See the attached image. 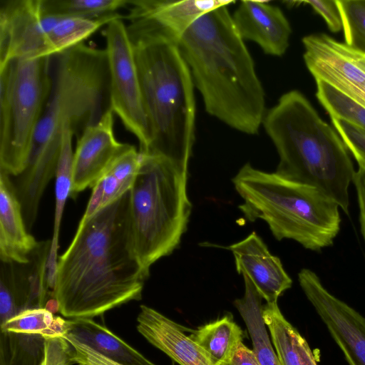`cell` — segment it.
<instances>
[{
    "mask_svg": "<svg viewBox=\"0 0 365 365\" xmlns=\"http://www.w3.org/2000/svg\"><path fill=\"white\" fill-rule=\"evenodd\" d=\"M149 275L134 249L128 191L81 218L72 242L58 257L53 296L68 319H92L140 300Z\"/></svg>",
    "mask_w": 365,
    "mask_h": 365,
    "instance_id": "1",
    "label": "cell"
},
{
    "mask_svg": "<svg viewBox=\"0 0 365 365\" xmlns=\"http://www.w3.org/2000/svg\"><path fill=\"white\" fill-rule=\"evenodd\" d=\"M53 56L52 90L35 131L28 164L12 181L29 230L42 195L56 176L65 130L79 138L110 109L106 49L82 43Z\"/></svg>",
    "mask_w": 365,
    "mask_h": 365,
    "instance_id": "2",
    "label": "cell"
},
{
    "mask_svg": "<svg viewBox=\"0 0 365 365\" xmlns=\"http://www.w3.org/2000/svg\"><path fill=\"white\" fill-rule=\"evenodd\" d=\"M177 44L206 111L240 132L258 133L265 93L227 6L202 16Z\"/></svg>",
    "mask_w": 365,
    "mask_h": 365,
    "instance_id": "3",
    "label": "cell"
},
{
    "mask_svg": "<svg viewBox=\"0 0 365 365\" xmlns=\"http://www.w3.org/2000/svg\"><path fill=\"white\" fill-rule=\"evenodd\" d=\"M150 145L143 153L189 162L195 141L194 82L177 43L155 22L129 14Z\"/></svg>",
    "mask_w": 365,
    "mask_h": 365,
    "instance_id": "4",
    "label": "cell"
},
{
    "mask_svg": "<svg viewBox=\"0 0 365 365\" xmlns=\"http://www.w3.org/2000/svg\"><path fill=\"white\" fill-rule=\"evenodd\" d=\"M264 128L279 157L275 173L319 188L349 214L355 173L342 139L298 91L283 94L265 113Z\"/></svg>",
    "mask_w": 365,
    "mask_h": 365,
    "instance_id": "5",
    "label": "cell"
},
{
    "mask_svg": "<svg viewBox=\"0 0 365 365\" xmlns=\"http://www.w3.org/2000/svg\"><path fill=\"white\" fill-rule=\"evenodd\" d=\"M232 182L243 200L245 218L260 219L278 240H293L319 251L331 245L340 230L339 205L319 188L244 165Z\"/></svg>",
    "mask_w": 365,
    "mask_h": 365,
    "instance_id": "6",
    "label": "cell"
},
{
    "mask_svg": "<svg viewBox=\"0 0 365 365\" xmlns=\"http://www.w3.org/2000/svg\"><path fill=\"white\" fill-rule=\"evenodd\" d=\"M140 154V166L129 191V215L135 253L150 274L155 262L179 247L187 230L192 212L189 162Z\"/></svg>",
    "mask_w": 365,
    "mask_h": 365,
    "instance_id": "7",
    "label": "cell"
},
{
    "mask_svg": "<svg viewBox=\"0 0 365 365\" xmlns=\"http://www.w3.org/2000/svg\"><path fill=\"white\" fill-rule=\"evenodd\" d=\"M52 56L15 58L0 66V170L21 174L53 86Z\"/></svg>",
    "mask_w": 365,
    "mask_h": 365,
    "instance_id": "8",
    "label": "cell"
},
{
    "mask_svg": "<svg viewBox=\"0 0 365 365\" xmlns=\"http://www.w3.org/2000/svg\"><path fill=\"white\" fill-rule=\"evenodd\" d=\"M121 18L110 21L104 31L110 105L125 128L138 140L139 151L145 153L150 145L148 122L132 43Z\"/></svg>",
    "mask_w": 365,
    "mask_h": 365,
    "instance_id": "9",
    "label": "cell"
},
{
    "mask_svg": "<svg viewBox=\"0 0 365 365\" xmlns=\"http://www.w3.org/2000/svg\"><path fill=\"white\" fill-rule=\"evenodd\" d=\"M60 17L44 14L41 0H1L0 66L15 58L53 56L48 34Z\"/></svg>",
    "mask_w": 365,
    "mask_h": 365,
    "instance_id": "10",
    "label": "cell"
},
{
    "mask_svg": "<svg viewBox=\"0 0 365 365\" xmlns=\"http://www.w3.org/2000/svg\"><path fill=\"white\" fill-rule=\"evenodd\" d=\"M51 244L38 242L27 262L1 260L0 325L24 310L45 308L54 299L47 269Z\"/></svg>",
    "mask_w": 365,
    "mask_h": 365,
    "instance_id": "11",
    "label": "cell"
},
{
    "mask_svg": "<svg viewBox=\"0 0 365 365\" xmlns=\"http://www.w3.org/2000/svg\"><path fill=\"white\" fill-rule=\"evenodd\" d=\"M298 279L349 364L365 365V318L331 294L313 271L301 269Z\"/></svg>",
    "mask_w": 365,
    "mask_h": 365,
    "instance_id": "12",
    "label": "cell"
},
{
    "mask_svg": "<svg viewBox=\"0 0 365 365\" xmlns=\"http://www.w3.org/2000/svg\"><path fill=\"white\" fill-rule=\"evenodd\" d=\"M113 111L109 109L78 138L73 155L71 197L93 187L125 148L114 135Z\"/></svg>",
    "mask_w": 365,
    "mask_h": 365,
    "instance_id": "13",
    "label": "cell"
},
{
    "mask_svg": "<svg viewBox=\"0 0 365 365\" xmlns=\"http://www.w3.org/2000/svg\"><path fill=\"white\" fill-rule=\"evenodd\" d=\"M226 248L234 255L237 272L250 279L267 303L277 302L279 297L292 287V280L279 258L269 252L255 232Z\"/></svg>",
    "mask_w": 365,
    "mask_h": 365,
    "instance_id": "14",
    "label": "cell"
},
{
    "mask_svg": "<svg viewBox=\"0 0 365 365\" xmlns=\"http://www.w3.org/2000/svg\"><path fill=\"white\" fill-rule=\"evenodd\" d=\"M232 16L243 40L255 42L269 55L281 56L286 52L292 29L279 7L266 1H242Z\"/></svg>",
    "mask_w": 365,
    "mask_h": 365,
    "instance_id": "15",
    "label": "cell"
},
{
    "mask_svg": "<svg viewBox=\"0 0 365 365\" xmlns=\"http://www.w3.org/2000/svg\"><path fill=\"white\" fill-rule=\"evenodd\" d=\"M302 43L304 63L315 81H325L349 97L364 91L365 73L334 49L324 34L306 36Z\"/></svg>",
    "mask_w": 365,
    "mask_h": 365,
    "instance_id": "16",
    "label": "cell"
},
{
    "mask_svg": "<svg viewBox=\"0 0 365 365\" xmlns=\"http://www.w3.org/2000/svg\"><path fill=\"white\" fill-rule=\"evenodd\" d=\"M140 308L136 328L150 344L180 365H212L205 351L185 334L186 328L150 307Z\"/></svg>",
    "mask_w": 365,
    "mask_h": 365,
    "instance_id": "17",
    "label": "cell"
},
{
    "mask_svg": "<svg viewBox=\"0 0 365 365\" xmlns=\"http://www.w3.org/2000/svg\"><path fill=\"white\" fill-rule=\"evenodd\" d=\"M10 175L0 170V259L27 262L38 242L28 232Z\"/></svg>",
    "mask_w": 365,
    "mask_h": 365,
    "instance_id": "18",
    "label": "cell"
},
{
    "mask_svg": "<svg viewBox=\"0 0 365 365\" xmlns=\"http://www.w3.org/2000/svg\"><path fill=\"white\" fill-rule=\"evenodd\" d=\"M230 0L129 1L130 11L144 16L159 26L176 43L202 16L235 3Z\"/></svg>",
    "mask_w": 365,
    "mask_h": 365,
    "instance_id": "19",
    "label": "cell"
},
{
    "mask_svg": "<svg viewBox=\"0 0 365 365\" xmlns=\"http://www.w3.org/2000/svg\"><path fill=\"white\" fill-rule=\"evenodd\" d=\"M141 163V154L126 144L93 186L83 217H89L120 198L131 189Z\"/></svg>",
    "mask_w": 365,
    "mask_h": 365,
    "instance_id": "20",
    "label": "cell"
},
{
    "mask_svg": "<svg viewBox=\"0 0 365 365\" xmlns=\"http://www.w3.org/2000/svg\"><path fill=\"white\" fill-rule=\"evenodd\" d=\"M69 320L70 328L66 335L106 357L123 365H155L106 327L93 319L80 318Z\"/></svg>",
    "mask_w": 365,
    "mask_h": 365,
    "instance_id": "21",
    "label": "cell"
},
{
    "mask_svg": "<svg viewBox=\"0 0 365 365\" xmlns=\"http://www.w3.org/2000/svg\"><path fill=\"white\" fill-rule=\"evenodd\" d=\"M262 316L281 365H312L316 359L308 343L284 318L277 302L263 305Z\"/></svg>",
    "mask_w": 365,
    "mask_h": 365,
    "instance_id": "22",
    "label": "cell"
},
{
    "mask_svg": "<svg viewBox=\"0 0 365 365\" xmlns=\"http://www.w3.org/2000/svg\"><path fill=\"white\" fill-rule=\"evenodd\" d=\"M189 336L205 351L212 365L230 364L243 343V331L230 316L192 330Z\"/></svg>",
    "mask_w": 365,
    "mask_h": 365,
    "instance_id": "23",
    "label": "cell"
},
{
    "mask_svg": "<svg viewBox=\"0 0 365 365\" xmlns=\"http://www.w3.org/2000/svg\"><path fill=\"white\" fill-rule=\"evenodd\" d=\"M242 277L245 294L242 298L235 300L234 305L246 324L252 341V350L260 365H281L266 329L262 316L263 298L250 279L246 275Z\"/></svg>",
    "mask_w": 365,
    "mask_h": 365,
    "instance_id": "24",
    "label": "cell"
},
{
    "mask_svg": "<svg viewBox=\"0 0 365 365\" xmlns=\"http://www.w3.org/2000/svg\"><path fill=\"white\" fill-rule=\"evenodd\" d=\"M73 136L71 130H65L56 172L53 232L47 262L48 279L51 290H53L56 280L60 225L66 202L71 196L72 188Z\"/></svg>",
    "mask_w": 365,
    "mask_h": 365,
    "instance_id": "25",
    "label": "cell"
},
{
    "mask_svg": "<svg viewBox=\"0 0 365 365\" xmlns=\"http://www.w3.org/2000/svg\"><path fill=\"white\" fill-rule=\"evenodd\" d=\"M46 337L38 334L0 332V365H41Z\"/></svg>",
    "mask_w": 365,
    "mask_h": 365,
    "instance_id": "26",
    "label": "cell"
},
{
    "mask_svg": "<svg viewBox=\"0 0 365 365\" xmlns=\"http://www.w3.org/2000/svg\"><path fill=\"white\" fill-rule=\"evenodd\" d=\"M1 331L38 334L46 338L66 336L70 320L65 319L46 308L24 310L0 325Z\"/></svg>",
    "mask_w": 365,
    "mask_h": 365,
    "instance_id": "27",
    "label": "cell"
},
{
    "mask_svg": "<svg viewBox=\"0 0 365 365\" xmlns=\"http://www.w3.org/2000/svg\"><path fill=\"white\" fill-rule=\"evenodd\" d=\"M46 14L99 19L116 14L127 6L128 0H41Z\"/></svg>",
    "mask_w": 365,
    "mask_h": 365,
    "instance_id": "28",
    "label": "cell"
},
{
    "mask_svg": "<svg viewBox=\"0 0 365 365\" xmlns=\"http://www.w3.org/2000/svg\"><path fill=\"white\" fill-rule=\"evenodd\" d=\"M315 81L317 98L330 118L347 121L365 130V107L325 81Z\"/></svg>",
    "mask_w": 365,
    "mask_h": 365,
    "instance_id": "29",
    "label": "cell"
},
{
    "mask_svg": "<svg viewBox=\"0 0 365 365\" xmlns=\"http://www.w3.org/2000/svg\"><path fill=\"white\" fill-rule=\"evenodd\" d=\"M342 21L345 43L365 46V0H336Z\"/></svg>",
    "mask_w": 365,
    "mask_h": 365,
    "instance_id": "30",
    "label": "cell"
},
{
    "mask_svg": "<svg viewBox=\"0 0 365 365\" xmlns=\"http://www.w3.org/2000/svg\"><path fill=\"white\" fill-rule=\"evenodd\" d=\"M331 120L346 148L356 159L359 168L365 170V130L341 119L331 117Z\"/></svg>",
    "mask_w": 365,
    "mask_h": 365,
    "instance_id": "31",
    "label": "cell"
},
{
    "mask_svg": "<svg viewBox=\"0 0 365 365\" xmlns=\"http://www.w3.org/2000/svg\"><path fill=\"white\" fill-rule=\"evenodd\" d=\"M75 349L64 337L46 338L44 359L41 365H73Z\"/></svg>",
    "mask_w": 365,
    "mask_h": 365,
    "instance_id": "32",
    "label": "cell"
},
{
    "mask_svg": "<svg viewBox=\"0 0 365 365\" xmlns=\"http://www.w3.org/2000/svg\"><path fill=\"white\" fill-rule=\"evenodd\" d=\"M287 4H307L325 21L329 30L339 32L342 29V21L336 0H308L298 1H286Z\"/></svg>",
    "mask_w": 365,
    "mask_h": 365,
    "instance_id": "33",
    "label": "cell"
},
{
    "mask_svg": "<svg viewBox=\"0 0 365 365\" xmlns=\"http://www.w3.org/2000/svg\"><path fill=\"white\" fill-rule=\"evenodd\" d=\"M68 340L75 349V361L76 364L83 363L87 365H123L106 357L72 337H68Z\"/></svg>",
    "mask_w": 365,
    "mask_h": 365,
    "instance_id": "34",
    "label": "cell"
},
{
    "mask_svg": "<svg viewBox=\"0 0 365 365\" xmlns=\"http://www.w3.org/2000/svg\"><path fill=\"white\" fill-rule=\"evenodd\" d=\"M326 41L337 52L343 55L355 66L365 73V51L345 43L336 41L331 37L324 34Z\"/></svg>",
    "mask_w": 365,
    "mask_h": 365,
    "instance_id": "35",
    "label": "cell"
},
{
    "mask_svg": "<svg viewBox=\"0 0 365 365\" xmlns=\"http://www.w3.org/2000/svg\"><path fill=\"white\" fill-rule=\"evenodd\" d=\"M352 182L356 190L360 228L365 242V170L359 168L354 173Z\"/></svg>",
    "mask_w": 365,
    "mask_h": 365,
    "instance_id": "36",
    "label": "cell"
},
{
    "mask_svg": "<svg viewBox=\"0 0 365 365\" xmlns=\"http://www.w3.org/2000/svg\"><path fill=\"white\" fill-rule=\"evenodd\" d=\"M231 365H260L253 350L247 347L243 343L235 352Z\"/></svg>",
    "mask_w": 365,
    "mask_h": 365,
    "instance_id": "37",
    "label": "cell"
},
{
    "mask_svg": "<svg viewBox=\"0 0 365 365\" xmlns=\"http://www.w3.org/2000/svg\"><path fill=\"white\" fill-rule=\"evenodd\" d=\"M312 365H317V361H314V362L312 364Z\"/></svg>",
    "mask_w": 365,
    "mask_h": 365,
    "instance_id": "38",
    "label": "cell"
},
{
    "mask_svg": "<svg viewBox=\"0 0 365 365\" xmlns=\"http://www.w3.org/2000/svg\"><path fill=\"white\" fill-rule=\"evenodd\" d=\"M78 364V365H87V364H83V363H78V364Z\"/></svg>",
    "mask_w": 365,
    "mask_h": 365,
    "instance_id": "39",
    "label": "cell"
},
{
    "mask_svg": "<svg viewBox=\"0 0 365 365\" xmlns=\"http://www.w3.org/2000/svg\"><path fill=\"white\" fill-rule=\"evenodd\" d=\"M364 93H365V86H364Z\"/></svg>",
    "mask_w": 365,
    "mask_h": 365,
    "instance_id": "40",
    "label": "cell"
},
{
    "mask_svg": "<svg viewBox=\"0 0 365 365\" xmlns=\"http://www.w3.org/2000/svg\"><path fill=\"white\" fill-rule=\"evenodd\" d=\"M228 365H231V364H228Z\"/></svg>",
    "mask_w": 365,
    "mask_h": 365,
    "instance_id": "41",
    "label": "cell"
}]
</instances>
